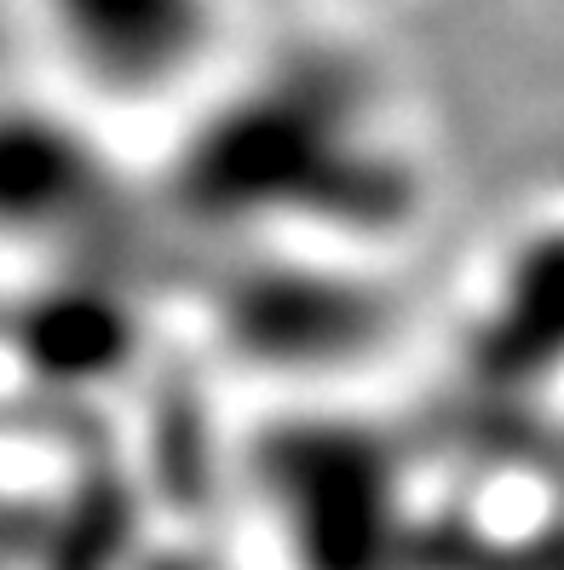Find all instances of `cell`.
Segmentation results:
<instances>
[{"instance_id": "obj_1", "label": "cell", "mask_w": 564, "mask_h": 570, "mask_svg": "<svg viewBox=\"0 0 564 570\" xmlns=\"http://www.w3.org/2000/svg\"><path fill=\"white\" fill-rule=\"evenodd\" d=\"M404 167L357 121L328 70H294L225 110L185 161V203L208 219H346L380 225L404 208Z\"/></svg>"}, {"instance_id": "obj_2", "label": "cell", "mask_w": 564, "mask_h": 570, "mask_svg": "<svg viewBox=\"0 0 564 570\" xmlns=\"http://www.w3.org/2000/svg\"><path fill=\"white\" fill-rule=\"evenodd\" d=\"M52 58L110 105H161L214 63L225 0H36Z\"/></svg>"}, {"instance_id": "obj_3", "label": "cell", "mask_w": 564, "mask_h": 570, "mask_svg": "<svg viewBox=\"0 0 564 570\" xmlns=\"http://www.w3.org/2000/svg\"><path fill=\"white\" fill-rule=\"evenodd\" d=\"M230 312L243 317L254 352H265L271 363H328L369 341L375 328V306L328 272H265L259 288L230 299Z\"/></svg>"}]
</instances>
